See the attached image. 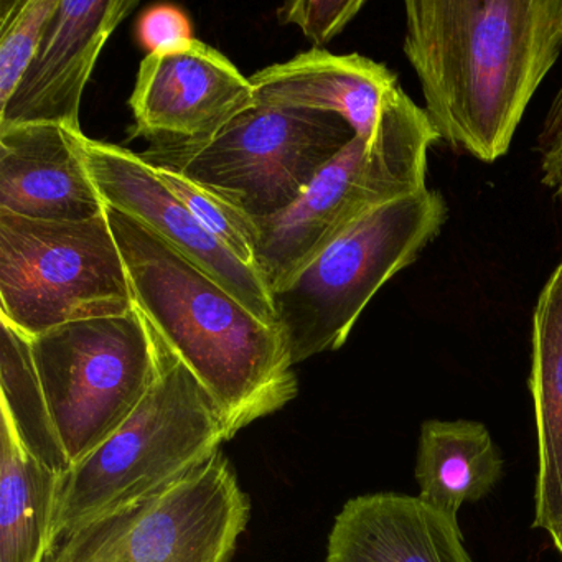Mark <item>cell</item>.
<instances>
[{
    "instance_id": "7c38bea8",
    "label": "cell",
    "mask_w": 562,
    "mask_h": 562,
    "mask_svg": "<svg viewBox=\"0 0 562 562\" xmlns=\"http://www.w3.org/2000/svg\"><path fill=\"white\" fill-rule=\"evenodd\" d=\"M136 5L134 0H60L34 61L0 106V130L55 124L81 133L85 87L108 38Z\"/></svg>"
},
{
    "instance_id": "484cf974",
    "label": "cell",
    "mask_w": 562,
    "mask_h": 562,
    "mask_svg": "<svg viewBox=\"0 0 562 562\" xmlns=\"http://www.w3.org/2000/svg\"><path fill=\"white\" fill-rule=\"evenodd\" d=\"M324 562H344V561H337V559L325 558Z\"/></svg>"
},
{
    "instance_id": "7a4b0ae2",
    "label": "cell",
    "mask_w": 562,
    "mask_h": 562,
    "mask_svg": "<svg viewBox=\"0 0 562 562\" xmlns=\"http://www.w3.org/2000/svg\"><path fill=\"white\" fill-rule=\"evenodd\" d=\"M134 304L222 411L229 436L295 400L281 328L131 216L106 210Z\"/></svg>"
},
{
    "instance_id": "8fae6325",
    "label": "cell",
    "mask_w": 562,
    "mask_h": 562,
    "mask_svg": "<svg viewBox=\"0 0 562 562\" xmlns=\"http://www.w3.org/2000/svg\"><path fill=\"white\" fill-rule=\"evenodd\" d=\"M252 103L249 78L215 48L193 41L147 55L130 100L133 137L150 144L212 136Z\"/></svg>"
},
{
    "instance_id": "ffe728a7",
    "label": "cell",
    "mask_w": 562,
    "mask_h": 562,
    "mask_svg": "<svg viewBox=\"0 0 562 562\" xmlns=\"http://www.w3.org/2000/svg\"><path fill=\"white\" fill-rule=\"evenodd\" d=\"M60 0H14L0 9V106L34 61Z\"/></svg>"
},
{
    "instance_id": "9c48e42d",
    "label": "cell",
    "mask_w": 562,
    "mask_h": 562,
    "mask_svg": "<svg viewBox=\"0 0 562 562\" xmlns=\"http://www.w3.org/2000/svg\"><path fill=\"white\" fill-rule=\"evenodd\" d=\"M251 502L225 453L167 492L65 538L47 562H229Z\"/></svg>"
},
{
    "instance_id": "603a6c76",
    "label": "cell",
    "mask_w": 562,
    "mask_h": 562,
    "mask_svg": "<svg viewBox=\"0 0 562 562\" xmlns=\"http://www.w3.org/2000/svg\"><path fill=\"white\" fill-rule=\"evenodd\" d=\"M137 35L144 48L154 52L169 50L193 41L192 24L186 12L172 5H156L140 18Z\"/></svg>"
},
{
    "instance_id": "d4e9b609",
    "label": "cell",
    "mask_w": 562,
    "mask_h": 562,
    "mask_svg": "<svg viewBox=\"0 0 562 562\" xmlns=\"http://www.w3.org/2000/svg\"><path fill=\"white\" fill-rule=\"evenodd\" d=\"M551 538L552 541H554L555 548H558V551L561 552L562 555V519L558 528H555V531L552 532Z\"/></svg>"
},
{
    "instance_id": "6da1fadb",
    "label": "cell",
    "mask_w": 562,
    "mask_h": 562,
    "mask_svg": "<svg viewBox=\"0 0 562 562\" xmlns=\"http://www.w3.org/2000/svg\"><path fill=\"white\" fill-rule=\"evenodd\" d=\"M404 54L437 139L492 164L562 50V0H411Z\"/></svg>"
},
{
    "instance_id": "cb8c5ba5",
    "label": "cell",
    "mask_w": 562,
    "mask_h": 562,
    "mask_svg": "<svg viewBox=\"0 0 562 562\" xmlns=\"http://www.w3.org/2000/svg\"><path fill=\"white\" fill-rule=\"evenodd\" d=\"M542 183L562 193V87L552 101L538 139Z\"/></svg>"
},
{
    "instance_id": "ba28073f",
    "label": "cell",
    "mask_w": 562,
    "mask_h": 562,
    "mask_svg": "<svg viewBox=\"0 0 562 562\" xmlns=\"http://www.w3.org/2000/svg\"><path fill=\"white\" fill-rule=\"evenodd\" d=\"M35 368L70 465L137 409L159 376V335L139 308L31 338ZM70 467V469H71Z\"/></svg>"
},
{
    "instance_id": "277c9868",
    "label": "cell",
    "mask_w": 562,
    "mask_h": 562,
    "mask_svg": "<svg viewBox=\"0 0 562 562\" xmlns=\"http://www.w3.org/2000/svg\"><path fill=\"white\" fill-rule=\"evenodd\" d=\"M436 139L423 108L400 87L373 139L355 136L291 206L252 220L256 268L271 294L355 220L426 189L427 153Z\"/></svg>"
},
{
    "instance_id": "7402d4cb",
    "label": "cell",
    "mask_w": 562,
    "mask_h": 562,
    "mask_svg": "<svg viewBox=\"0 0 562 562\" xmlns=\"http://www.w3.org/2000/svg\"><path fill=\"white\" fill-rule=\"evenodd\" d=\"M363 8V0H299L284 5L279 15L282 22L299 25L315 45H325Z\"/></svg>"
},
{
    "instance_id": "9a60e30c",
    "label": "cell",
    "mask_w": 562,
    "mask_h": 562,
    "mask_svg": "<svg viewBox=\"0 0 562 562\" xmlns=\"http://www.w3.org/2000/svg\"><path fill=\"white\" fill-rule=\"evenodd\" d=\"M344 562H472L459 521L419 496L373 493L344 506L327 555Z\"/></svg>"
},
{
    "instance_id": "ac0fdd59",
    "label": "cell",
    "mask_w": 562,
    "mask_h": 562,
    "mask_svg": "<svg viewBox=\"0 0 562 562\" xmlns=\"http://www.w3.org/2000/svg\"><path fill=\"white\" fill-rule=\"evenodd\" d=\"M419 498L457 518L465 503L485 498L503 475L488 429L475 420H426L416 457Z\"/></svg>"
},
{
    "instance_id": "e0dca14e",
    "label": "cell",
    "mask_w": 562,
    "mask_h": 562,
    "mask_svg": "<svg viewBox=\"0 0 562 562\" xmlns=\"http://www.w3.org/2000/svg\"><path fill=\"white\" fill-rule=\"evenodd\" d=\"M0 562H47L61 475L25 447L0 406Z\"/></svg>"
},
{
    "instance_id": "52a82bcc",
    "label": "cell",
    "mask_w": 562,
    "mask_h": 562,
    "mask_svg": "<svg viewBox=\"0 0 562 562\" xmlns=\"http://www.w3.org/2000/svg\"><path fill=\"white\" fill-rule=\"evenodd\" d=\"M133 289L106 213L52 223L0 212V318L27 337L134 311Z\"/></svg>"
},
{
    "instance_id": "2e32d148",
    "label": "cell",
    "mask_w": 562,
    "mask_h": 562,
    "mask_svg": "<svg viewBox=\"0 0 562 562\" xmlns=\"http://www.w3.org/2000/svg\"><path fill=\"white\" fill-rule=\"evenodd\" d=\"M529 391L538 430L532 526L552 535L562 519V262L536 304Z\"/></svg>"
},
{
    "instance_id": "44dd1931",
    "label": "cell",
    "mask_w": 562,
    "mask_h": 562,
    "mask_svg": "<svg viewBox=\"0 0 562 562\" xmlns=\"http://www.w3.org/2000/svg\"><path fill=\"white\" fill-rule=\"evenodd\" d=\"M153 167V166H150ZM167 189L192 212L200 225L212 233L232 255L249 268H256L255 246L258 232L255 222L222 196L187 179L176 170L153 167ZM261 274V272H259Z\"/></svg>"
},
{
    "instance_id": "30bf717a",
    "label": "cell",
    "mask_w": 562,
    "mask_h": 562,
    "mask_svg": "<svg viewBox=\"0 0 562 562\" xmlns=\"http://www.w3.org/2000/svg\"><path fill=\"white\" fill-rule=\"evenodd\" d=\"M85 160L110 209L143 223L228 289L249 311L278 324L274 301L258 269L249 268L206 232L137 153L83 137Z\"/></svg>"
},
{
    "instance_id": "3957f363",
    "label": "cell",
    "mask_w": 562,
    "mask_h": 562,
    "mask_svg": "<svg viewBox=\"0 0 562 562\" xmlns=\"http://www.w3.org/2000/svg\"><path fill=\"white\" fill-rule=\"evenodd\" d=\"M159 340L162 364L143 403L61 475L55 549L78 529L172 488L232 440L213 397Z\"/></svg>"
},
{
    "instance_id": "5bb4252c",
    "label": "cell",
    "mask_w": 562,
    "mask_h": 562,
    "mask_svg": "<svg viewBox=\"0 0 562 562\" xmlns=\"http://www.w3.org/2000/svg\"><path fill=\"white\" fill-rule=\"evenodd\" d=\"M249 83L255 103L337 114L367 140L373 139L387 100L400 88L384 65L318 48L258 71Z\"/></svg>"
},
{
    "instance_id": "5b68a950",
    "label": "cell",
    "mask_w": 562,
    "mask_h": 562,
    "mask_svg": "<svg viewBox=\"0 0 562 562\" xmlns=\"http://www.w3.org/2000/svg\"><path fill=\"white\" fill-rule=\"evenodd\" d=\"M446 200L436 190L376 206L355 220L272 292L292 363L344 347L371 299L439 235Z\"/></svg>"
},
{
    "instance_id": "d6986e66",
    "label": "cell",
    "mask_w": 562,
    "mask_h": 562,
    "mask_svg": "<svg viewBox=\"0 0 562 562\" xmlns=\"http://www.w3.org/2000/svg\"><path fill=\"white\" fill-rule=\"evenodd\" d=\"M0 406L8 409L25 447L58 473L70 470L35 368L31 337L0 318Z\"/></svg>"
},
{
    "instance_id": "4fadbf2b",
    "label": "cell",
    "mask_w": 562,
    "mask_h": 562,
    "mask_svg": "<svg viewBox=\"0 0 562 562\" xmlns=\"http://www.w3.org/2000/svg\"><path fill=\"white\" fill-rule=\"evenodd\" d=\"M83 133L55 124L0 130V212L52 223L103 216L83 153Z\"/></svg>"
},
{
    "instance_id": "8992f818",
    "label": "cell",
    "mask_w": 562,
    "mask_h": 562,
    "mask_svg": "<svg viewBox=\"0 0 562 562\" xmlns=\"http://www.w3.org/2000/svg\"><path fill=\"white\" fill-rule=\"evenodd\" d=\"M353 137L337 114L252 101L205 139L150 144L139 156L259 220L291 206Z\"/></svg>"
}]
</instances>
